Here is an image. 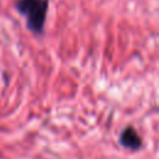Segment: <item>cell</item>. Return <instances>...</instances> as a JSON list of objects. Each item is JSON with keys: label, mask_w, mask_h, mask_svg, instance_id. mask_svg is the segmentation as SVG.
<instances>
[{"label": "cell", "mask_w": 159, "mask_h": 159, "mask_svg": "<svg viewBox=\"0 0 159 159\" xmlns=\"http://www.w3.org/2000/svg\"><path fill=\"white\" fill-rule=\"evenodd\" d=\"M120 144L129 149H138L142 145V139L133 127H127L120 134Z\"/></svg>", "instance_id": "2"}, {"label": "cell", "mask_w": 159, "mask_h": 159, "mask_svg": "<svg viewBox=\"0 0 159 159\" xmlns=\"http://www.w3.org/2000/svg\"><path fill=\"white\" fill-rule=\"evenodd\" d=\"M15 7L19 12L26 16L27 27L32 32H42L48 7L47 0H17L15 2Z\"/></svg>", "instance_id": "1"}]
</instances>
